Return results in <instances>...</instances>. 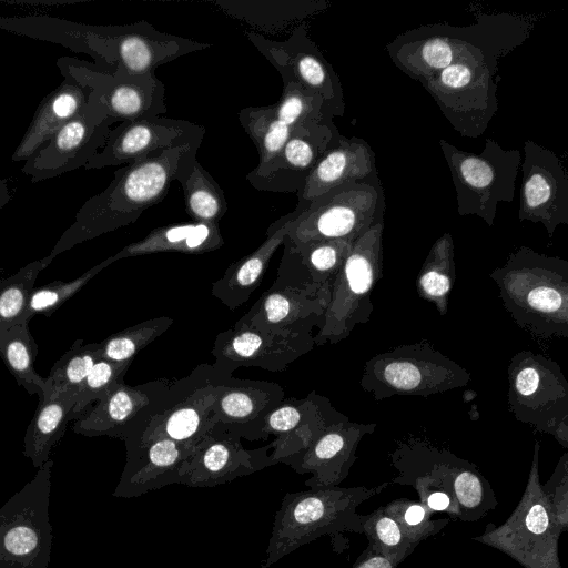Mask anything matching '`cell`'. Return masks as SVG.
<instances>
[{"instance_id": "2e32d148", "label": "cell", "mask_w": 568, "mask_h": 568, "mask_svg": "<svg viewBox=\"0 0 568 568\" xmlns=\"http://www.w3.org/2000/svg\"><path fill=\"white\" fill-rule=\"evenodd\" d=\"M89 40L99 58L113 65V70L129 74L153 72L161 64L211 47L161 32L146 21L97 28Z\"/></svg>"}, {"instance_id": "d6986e66", "label": "cell", "mask_w": 568, "mask_h": 568, "mask_svg": "<svg viewBox=\"0 0 568 568\" xmlns=\"http://www.w3.org/2000/svg\"><path fill=\"white\" fill-rule=\"evenodd\" d=\"M204 133L202 124L165 116L123 121L111 128L104 145L84 169L125 165L152 153L202 142Z\"/></svg>"}, {"instance_id": "6da1fadb", "label": "cell", "mask_w": 568, "mask_h": 568, "mask_svg": "<svg viewBox=\"0 0 568 568\" xmlns=\"http://www.w3.org/2000/svg\"><path fill=\"white\" fill-rule=\"evenodd\" d=\"M201 143L152 153L118 169L110 184L80 207L74 222L48 255L49 260L52 262L77 244L134 223L146 209L166 196L183 154Z\"/></svg>"}, {"instance_id": "7c38bea8", "label": "cell", "mask_w": 568, "mask_h": 568, "mask_svg": "<svg viewBox=\"0 0 568 568\" xmlns=\"http://www.w3.org/2000/svg\"><path fill=\"white\" fill-rule=\"evenodd\" d=\"M500 59L494 54L473 53L422 82L462 136H480L497 113Z\"/></svg>"}, {"instance_id": "7dc6e473", "label": "cell", "mask_w": 568, "mask_h": 568, "mask_svg": "<svg viewBox=\"0 0 568 568\" xmlns=\"http://www.w3.org/2000/svg\"><path fill=\"white\" fill-rule=\"evenodd\" d=\"M130 364L100 358L77 392L73 408L75 417L82 416L94 402L101 399L116 383L122 382Z\"/></svg>"}, {"instance_id": "3957f363", "label": "cell", "mask_w": 568, "mask_h": 568, "mask_svg": "<svg viewBox=\"0 0 568 568\" xmlns=\"http://www.w3.org/2000/svg\"><path fill=\"white\" fill-rule=\"evenodd\" d=\"M397 475L389 483L413 487L432 513L476 521L498 505L496 495L479 469L446 448L420 438L398 443L389 454Z\"/></svg>"}, {"instance_id": "ba28073f", "label": "cell", "mask_w": 568, "mask_h": 568, "mask_svg": "<svg viewBox=\"0 0 568 568\" xmlns=\"http://www.w3.org/2000/svg\"><path fill=\"white\" fill-rule=\"evenodd\" d=\"M539 452L536 442L526 488L510 516L498 526L487 524L473 540L506 554L524 568H562L558 554L562 532L542 491Z\"/></svg>"}, {"instance_id": "d6a6232c", "label": "cell", "mask_w": 568, "mask_h": 568, "mask_svg": "<svg viewBox=\"0 0 568 568\" xmlns=\"http://www.w3.org/2000/svg\"><path fill=\"white\" fill-rule=\"evenodd\" d=\"M155 397L146 386L116 383L101 399L77 418L73 430L84 436H116L131 425Z\"/></svg>"}, {"instance_id": "e0dca14e", "label": "cell", "mask_w": 568, "mask_h": 568, "mask_svg": "<svg viewBox=\"0 0 568 568\" xmlns=\"http://www.w3.org/2000/svg\"><path fill=\"white\" fill-rule=\"evenodd\" d=\"M280 100L271 105L247 106L239 112V121L255 144L258 164L267 165L282 150L292 131L304 123L333 119L321 95L296 82L282 80Z\"/></svg>"}, {"instance_id": "4316f807", "label": "cell", "mask_w": 568, "mask_h": 568, "mask_svg": "<svg viewBox=\"0 0 568 568\" xmlns=\"http://www.w3.org/2000/svg\"><path fill=\"white\" fill-rule=\"evenodd\" d=\"M329 297L331 286H317L310 281L302 287H274L243 320L274 334L311 332L317 320H323Z\"/></svg>"}, {"instance_id": "ee69618b", "label": "cell", "mask_w": 568, "mask_h": 568, "mask_svg": "<svg viewBox=\"0 0 568 568\" xmlns=\"http://www.w3.org/2000/svg\"><path fill=\"white\" fill-rule=\"evenodd\" d=\"M359 523L362 534L366 536L368 542L379 548L397 565L416 548L384 506H379L367 515L359 514Z\"/></svg>"}, {"instance_id": "9a60e30c", "label": "cell", "mask_w": 568, "mask_h": 568, "mask_svg": "<svg viewBox=\"0 0 568 568\" xmlns=\"http://www.w3.org/2000/svg\"><path fill=\"white\" fill-rule=\"evenodd\" d=\"M245 34L282 80L296 82L321 95L333 118L344 115L346 104L341 80L310 38L306 23L295 27L285 40L270 39L255 31Z\"/></svg>"}, {"instance_id": "f1b7e54d", "label": "cell", "mask_w": 568, "mask_h": 568, "mask_svg": "<svg viewBox=\"0 0 568 568\" xmlns=\"http://www.w3.org/2000/svg\"><path fill=\"white\" fill-rule=\"evenodd\" d=\"M375 171V153L369 144L363 139L346 138L338 132L297 193V204L306 207L331 189L366 179Z\"/></svg>"}, {"instance_id": "277c9868", "label": "cell", "mask_w": 568, "mask_h": 568, "mask_svg": "<svg viewBox=\"0 0 568 568\" xmlns=\"http://www.w3.org/2000/svg\"><path fill=\"white\" fill-rule=\"evenodd\" d=\"M505 310L537 339L568 338V261L520 246L489 273Z\"/></svg>"}, {"instance_id": "7402d4cb", "label": "cell", "mask_w": 568, "mask_h": 568, "mask_svg": "<svg viewBox=\"0 0 568 568\" xmlns=\"http://www.w3.org/2000/svg\"><path fill=\"white\" fill-rule=\"evenodd\" d=\"M337 133L333 119L296 126L281 152L264 168L252 170L246 180L261 191L297 194Z\"/></svg>"}, {"instance_id": "52a82bcc", "label": "cell", "mask_w": 568, "mask_h": 568, "mask_svg": "<svg viewBox=\"0 0 568 568\" xmlns=\"http://www.w3.org/2000/svg\"><path fill=\"white\" fill-rule=\"evenodd\" d=\"M385 196L377 171L345 182L310 202L293 220L283 245L290 250L328 240H357L384 221Z\"/></svg>"}, {"instance_id": "8992f818", "label": "cell", "mask_w": 568, "mask_h": 568, "mask_svg": "<svg viewBox=\"0 0 568 568\" xmlns=\"http://www.w3.org/2000/svg\"><path fill=\"white\" fill-rule=\"evenodd\" d=\"M471 374L428 341L402 344L367 359L361 387L375 400L429 397L467 386Z\"/></svg>"}, {"instance_id": "9c48e42d", "label": "cell", "mask_w": 568, "mask_h": 568, "mask_svg": "<svg viewBox=\"0 0 568 568\" xmlns=\"http://www.w3.org/2000/svg\"><path fill=\"white\" fill-rule=\"evenodd\" d=\"M507 381V406L514 417L568 448V381L559 364L523 349L510 358Z\"/></svg>"}, {"instance_id": "7a4b0ae2", "label": "cell", "mask_w": 568, "mask_h": 568, "mask_svg": "<svg viewBox=\"0 0 568 568\" xmlns=\"http://www.w3.org/2000/svg\"><path fill=\"white\" fill-rule=\"evenodd\" d=\"M532 20L508 13L480 14L470 26L427 24L407 30L386 44L393 63L420 83L459 58L488 53L500 58L521 45Z\"/></svg>"}, {"instance_id": "4dcf8cb0", "label": "cell", "mask_w": 568, "mask_h": 568, "mask_svg": "<svg viewBox=\"0 0 568 568\" xmlns=\"http://www.w3.org/2000/svg\"><path fill=\"white\" fill-rule=\"evenodd\" d=\"M303 209L296 204L292 212L273 222L266 231L265 241L254 252L234 262L212 285V294L231 310L246 302L261 283L274 252L283 244L291 223Z\"/></svg>"}, {"instance_id": "8d00e7d4", "label": "cell", "mask_w": 568, "mask_h": 568, "mask_svg": "<svg viewBox=\"0 0 568 568\" xmlns=\"http://www.w3.org/2000/svg\"><path fill=\"white\" fill-rule=\"evenodd\" d=\"M215 4L229 16L271 33L305 23V19L327 7L324 1H217Z\"/></svg>"}, {"instance_id": "f546056e", "label": "cell", "mask_w": 568, "mask_h": 568, "mask_svg": "<svg viewBox=\"0 0 568 568\" xmlns=\"http://www.w3.org/2000/svg\"><path fill=\"white\" fill-rule=\"evenodd\" d=\"M59 69L63 80L38 105L30 125L11 156L13 162L27 161L61 126L89 105L93 89L64 69Z\"/></svg>"}, {"instance_id": "f907efd6", "label": "cell", "mask_w": 568, "mask_h": 568, "mask_svg": "<svg viewBox=\"0 0 568 568\" xmlns=\"http://www.w3.org/2000/svg\"><path fill=\"white\" fill-rule=\"evenodd\" d=\"M13 195V190L10 179H0V209L7 205Z\"/></svg>"}, {"instance_id": "44dd1931", "label": "cell", "mask_w": 568, "mask_h": 568, "mask_svg": "<svg viewBox=\"0 0 568 568\" xmlns=\"http://www.w3.org/2000/svg\"><path fill=\"white\" fill-rule=\"evenodd\" d=\"M314 345L311 332L295 335L270 333L245 320L233 329L221 333L212 354L219 371L230 373L240 366H260L270 371H282L288 363L307 353Z\"/></svg>"}, {"instance_id": "f6af8a7d", "label": "cell", "mask_w": 568, "mask_h": 568, "mask_svg": "<svg viewBox=\"0 0 568 568\" xmlns=\"http://www.w3.org/2000/svg\"><path fill=\"white\" fill-rule=\"evenodd\" d=\"M111 263H113L112 256L97 264L74 280L68 282L57 280L42 286H34L26 313V323L29 324L30 320L36 314L50 316L62 306L65 301L78 293L93 276Z\"/></svg>"}, {"instance_id": "74e56055", "label": "cell", "mask_w": 568, "mask_h": 568, "mask_svg": "<svg viewBox=\"0 0 568 568\" xmlns=\"http://www.w3.org/2000/svg\"><path fill=\"white\" fill-rule=\"evenodd\" d=\"M456 280L455 246L450 233H444L432 245L416 277V290L444 316Z\"/></svg>"}, {"instance_id": "1f68e13d", "label": "cell", "mask_w": 568, "mask_h": 568, "mask_svg": "<svg viewBox=\"0 0 568 568\" xmlns=\"http://www.w3.org/2000/svg\"><path fill=\"white\" fill-rule=\"evenodd\" d=\"M283 397L278 385L264 382H236L223 385L215 406V426L241 436L244 425L261 422L275 409Z\"/></svg>"}, {"instance_id": "681fc988", "label": "cell", "mask_w": 568, "mask_h": 568, "mask_svg": "<svg viewBox=\"0 0 568 568\" xmlns=\"http://www.w3.org/2000/svg\"><path fill=\"white\" fill-rule=\"evenodd\" d=\"M398 565L386 556L375 545L368 542L367 547L357 557L352 568H397Z\"/></svg>"}, {"instance_id": "5b68a950", "label": "cell", "mask_w": 568, "mask_h": 568, "mask_svg": "<svg viewBox=\"0 0 568 568\" xmlns=\"http://www.w3.org/2000/svg\"><path fill=\"white\" fill-rule=\"evenodd\" d=\"M389 484L385 481L371 488L316 487L286 494L274 517L262 568H268L322 536L345 531L362 534L356 509Z\"/></svg>"}, {"instance_id": "30bf717a", "label": "cell", "mask_w": 568, "mask_h": 568, "mask_svg": "<svg viewBox=\"0 0 568 568\" xmlns=\"http://www.w3.org/2000/svg\"><path fill=\"white\" fill-rule=\"evenodd\" d=\"M384 221L372 225L355 242L331 285V297L323 315L315 345L336 344L349 336L356 325L366 324L374 305L372 292L383 277Z\"/></svg>"}, {"instance_id": "60d3db41", "label": "cell", "mask_w": 568, "mask_h": 568, "mask_svg": "<svg viewBox=\"0 0 568 568\" xmlns=\"http://www.w3.org/2000/svg\"><path fill=\"white\" fill-rule=\"evenodd\" d=\"M355 241L328 240L316 242L297 250L285 251L292 254L304 266L310 282L317 286H331L342 268Z\"/></svg>"}, {"instance_id": "836d02e7", "label": "cell", "mask_w": 568, "mask_h": 568, "mask_svg": "<svg viewBox=\"0 0 568 568\" xmlns=\"http://www.w3.org/2000/svg\"><path fill=\"white\" fill-rule=\"evenodd\" d=\"M223 243L219 224L192 221L156 227L145 237L124 246L112 255V260L116 262L125 257L162 252L202 254L217 250Z\"/></svg>"}, {"instance_id": "ffe728a7", "label": "cell", "mask_w": 568, "mask_h": 568, "mask_svg": "<svg viewBox=\"0 0 568 568\" xmlns=\"http://www.w3.org/2000/svg\"><path fill=\"white\" fill-rule=\"evenodd\" d=\"M112 124L89 104L24 162L22 173L39 182L84 168L104 145Z\"/></svg>"}, {"instance_id": "c3c4849f", "label": "cell", "mask_w": 568, "mask_h": 568, "mask_svg": "<svg viewBox=\"0 0 568 568\" xmlns=\"http://www.w3.org/2000/svg\"><path fill=\"white\" fill-rule=\"evenodd\" d=\"M554 519L561 532L568 531V453H564L550 478L542 485Z\"/></svg>"}, {"instance_id": "ab89813d", "label": "cell", "mask_w": 568, "mask_h": 568, "mask_svg": "<svg viewBox=\"0 0 568 568\" xmlns=\"http://www.w3.org/2000/svg\"><path fill=\"white\" fill-rule=\"evenodd\" d=\"M50 263L45 256L0 280V331L27 324L24 318L36 280Z\"/></svg>"}, {"instance_id": "d590c367", "label": "cell", "mask_w": 568, "mask_h": 568, "mask_svg": "<svg viewBox=\"0 0 568 568\" xmlns=\"http://www.w3.org/2000/svg\"><path fill=\"white\" fill-rule=\"evenodd\" d=\"M201 144L191 146L182 156L176 174L183 191L187 215L193 222L219 224L227 212L224 191L196 160Z\"/></svg>"}, {"instance_id": "bcb514c9", "label": "cell", "mask_w": 568, "mask_h": 568, "mask_svg": "<svg viewBox=\"0 0 568 568\" xmlns=\"http://www.w3.org/2000/svg\"><path fill=\"white\" fill-rule=\"evenodd\" d=\"M385 510L399 524L415 547L437 535L449 523V518L432 519V513L420 503L397 498L384 505Z\"/></svg>"}, {"instance_id": "cb8c5ba5", "label": "cell", "mask_w": 568, "mask_h": 568, "mask_svg": "<svg viewBox=\"0 0 568 568\" xmlns=\"http://www.w3.org/2000/svg\"><path fill=\"white\" fill-rule=\"evenodd\" d=\"M223 385L221 378L216 382L212 378L203 381L174 405L151 414L143 428H128L116 437L124 439L126 449L164 437L179 442H199L215 427L214 406Z\"/></svg>"}, {"instance_id": "83f0119b", "label": "cell", "mask_w": 568, "mask_h": 568, "mask_svg": "<svg viewBox=\"0 0 568 568\" xmlns=\"http://www.w3.org/2000/svg\"><path fill=\"white\" fill-rule=\"evenodd\" d=\"M199 442H179L164 437L128 448L126 465L113 496L136 497L179 483L180 470Z\"/></svg>"}, {"instance_id": "e575fe53", "label": "cell", "mask_w": 568, "mask_h": 568, "mask_svg": "<svg viewBox=\"0 0 568 568\" xmlns=\"http://www.w3.org/2000/svg\"><path fill=\"white\" fill-rule=\"evenodd\" d=\"M75 394L49 388L39 398L38 408L24 435L23 454L38 469L50 459L52 448L61 440L68 423L77 418Z\"/></svg>"}, {"instance_id": "b9f144b4", "label": "cell", "mask_w": 568, "mask_h": 568, "mask_svg": "<svg viewBox=\"0 0 568 568\" xmlns=\"http://www.w3.org/2000/svg\"><path fill=\"white\" fill-rule=\"evenodd\" d=\"M100 358V343L83 344L82 338L75 339L53 364L47 377V388L77 395L81 384Z\"/></svg>"}, {"instance_id": "4fadbf2b", "label": "cell", "mask_w": 568, "mask_h": 568, "mask_svg": "<svg viewBox=\"0 0 568 568\" xmlns=\"http://www.w3.org/2000/svg\"><path fill=\"white\" fill-rule=\"evenodd\" d=\"M52 466L50 458L0 507V568H49L53 544L49 519Z\"/></svg>"}, {"instance_id": "ac0fdd59", "label": "cell", "mask_w": 568, "mask_h": 568, "mask_svg": "<svg viewBox=\"0 0 568 568\" xmlns=\"http://www.w3.org/2000/svg\"><path fill=\"white\" fill-rule=\"evenodd\" d=\"M519 221L540 223L551 239L568 224V172L561 160L535 141L524 143Z\"/></svg>"}, {"instance_id": "f35d334b", "label": "cell", "mask_w": 568, "mask_h": 568, "mask_svg": "<svg viewBox=\"0 0 568 568\" xmlns=\"http://www.w3.org/2000/svg\"><path fill=\"white\" fill-rule=\"evenodd\" d=\"M37 354L38 345L27 324L0 331V356L7 368L20 386L40 398L47 390V377L36 372Z\"/></svg>"}, {"instance_id": "d4e9b609", "label": "cell", "mask_w": 568, "mask_h": 568, "mask_svg": "<svg viewBox=\"0 0 568 568\" xmlns=\"http://www.w3.org/2000/svg\"><path fill=\"white\" fill-rule=\"evenodd\" d=\"M376 426L349 419L334 423L288 464L300 474L312 475L305 481L310 488L338 486L357 458L358 444Z\"/></svg>"}, {"instance_id": "603a6c76", "label": "cell", "mask_w": 568, "mask_h": 568, "mask_svg": "<svg viewBox=\"0 0 568 568\" xmlns=\"http://www.w3.org/2000/svg\"><path fill=\"white\" fill-rule=\"evenodd\" d=\"M274 464L266 449L247 450L240 436L214 427L199 442L182 466L179 484L190 487H215Z\"/></svg>"}, {"instance_id": "8fae6325", "label": "cell", "mask_w": 568, "mask_h": 568, "mask_svg": "<svg viewBox=\"0 0 568 568\" xmlns=\"http://www.w3.org/2000/svg\"><path fill=\"white\" fill-rule=\"evenodd\" d=\"M439 145L452 174L458 214L478 216L493 226L498 204L515 197L520 152L505 150L493 139L485 141L480 153L460 150L443 139Z\"/></svg>"}, {"instance_id": "484cf974", "label": "cell", "mask_w": 568, "mask_h": 568, "mask_svg": "<svg viewBox=\"0 0 568 568\" xmlns=\"http://www.w3.org/2000/svg\"><path fill=\"white\" fill-rule=\"evenodd\" d=\"M348 419L329 400L312 394L295 404H282L265 418L263 433L277 436L271 445L273 463L292 459L303 453L328 426Z\"/></svg>"}, {"instance_id": "5bb4252c", "label": "cell", "mask_w": 568, "mask_h": 568, "mask_svg": "<svg viewBox=\"0 0 568 568\" xmlns=\"http://www.w3.org/2000/svg\"><path fill=\"white\" fill-rule=\"evenodd\" d=\"M57 65L90 85L93 90L89 104L114 123L166 113L165 88L154 71L142 74L120 70L108 72L71 57L58 59Z\"/></svg>"}, {"instance_id": "7bdbcfd3", "label": "cell", "mask_w": 568, "mask_h": 568, "mask_svg": "<svg viewBox=\"0 0 568 568\" xmlns=\"http://www.w3.org/2000/svg\"><path fill=\"white\" fill-rule=\"evenodd\" d=\"M173 323L160 316L114 333L100 343V357L114 363L132 362L134 355L163 334Z\"/></svg>"}]
</instances>
